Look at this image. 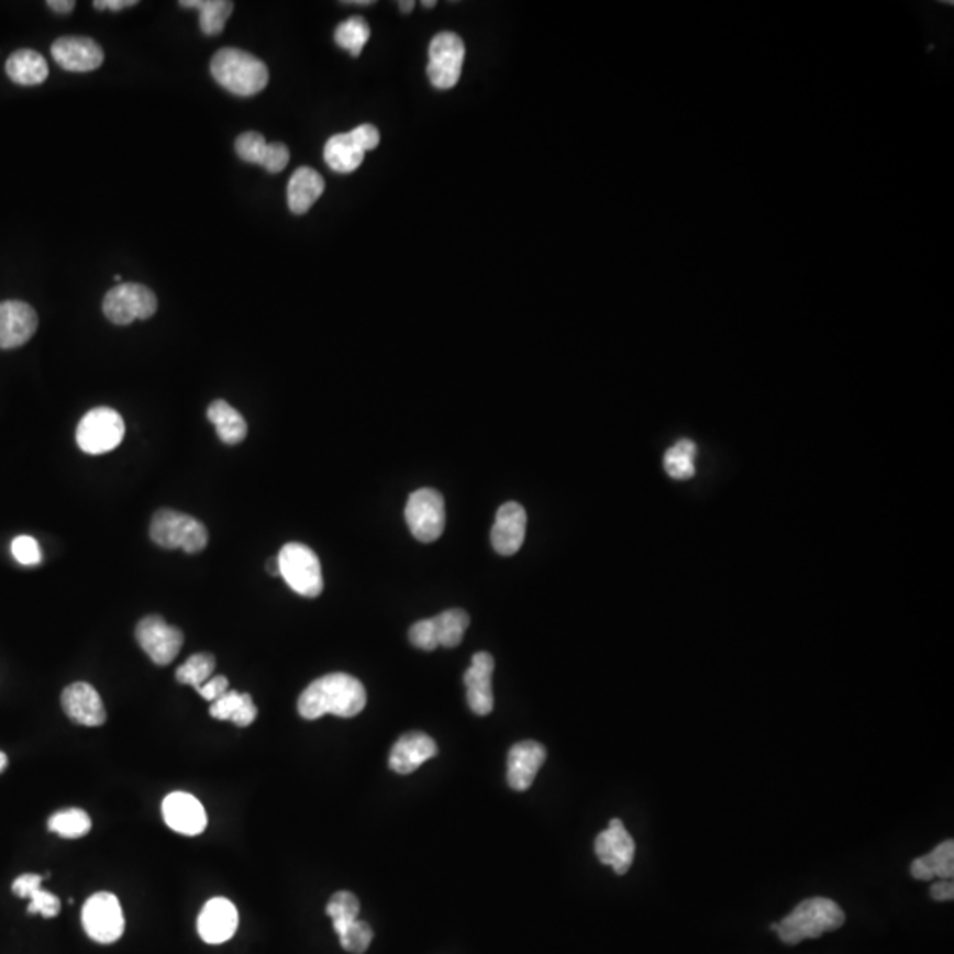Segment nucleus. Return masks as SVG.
<instances>
[{
  "label": "nucleus",
  "instance_id": "a19ab883",
  "mask_svg": "<svg viewBox=\"0 0 954 954\" xmlns=\"http://www.w3.org/2000/svg\"><path fill=\"white\" fill-rule=\"evenodd\" d=\"M197 691L209 702H217L218 698L223 697L229 691V679L225 676L211 677L206 685L197 688Z\"/></svg>",
  "mask_w": 954,
  "mask_h": 954
},
{
  "label": "nucleus",
  "instance_id": "2eb2a0df",
  "mask_svg": "<svg viewBox=\"0 0 954 954\" xmlns=\"http://www.w3.org/2000/svg\"><path fill=\"white\" fill-rule=\"evenodd\" d=\"M52 57L66 71L87 73L100 68L104 54L90 37L64 36L52 45Z\"/></svg>",
  "mask_w": 954,
  "mask_h": 954
},
{
  "label": "nucleus",
  "instance_id": "9d476101",
  "mask_svg": "<svg viewBox=\"0 0 954 954\" xmlns=\"http://www.w3.org/2000/svg\"><path fill=\"white\" fill-rule=\"evenodd\" d=\"M158 310V298L153 290L140 284H121L109 290L103 299V313L110 322L127 325L135 320H147Z\"/></svg>",
  "mask_w": 954,
  "mask_h": 954
},
{
  "label": "nucleus",
  "instance_id": "a211bd4d",
  "mask_svg": "<svg viewBox=\"0 0 954 954\" xmlns=\"http://www.w3.org/2000/svg\"><path fill=\"white\" fill-rule=\"evenodd\" d=\"M239 914L235 905L226 898H212L203 905L199 916V935L203 942L218 945L230 941L237 932Z\"/></svg>",
  "mask_w": 954,
  "mask_h": 954
},
{
  "label": "nucleus",
  "instance_id": "2f4dec72",
  "mask_svg": "<svg viewBox=\"0 0 954 954\" xmlns=\"http://www.w3.org/2000/svg\"><path fill=\"white\" fill-rule=\"evenodd\" d=\"M90 828H92V820L80 808L59 811V813H54L48 819V829H51L52 833L68 837V840L86 836Z\"/></svg>",
  "mask_w": 954,
  "mask_h": 954
},
{
  "label": "nucleus",
  "instance_id": "6e6552de",
  "mask_svg": "<svg viewBox=\"0 0 954 954\" xmlns=\"http://www.w3.org/2000/svg\"><path fill=\"white\" fill-rule=\"evenodd\" d=\"M406 522L415 540L433 543L446 528L444 497L433 488L415 490L407 500Z\"/></svg>",
  "mask_w": 954,
  "mask_h": 954
},
{
  "label": "nucleus",
  "instance_id": "b1692460",
  "mask_svg": "<svg viewBox=\"0 0 954 954\" xmlns=\"http://www.w3.org/2000/svg\"><path fill=\"white\" fill-rule=\"evenodd\" d=\"M46 875L25 874L20 875L13 883V892L19 898H31L29 914L45 916L46 919L55 918L60 912V900L52 892L43 891L41 883Z\"/></svg>",
  "mask_w": 954,
  "mask_h": 954
},
{
  "label": "nucleus",
  "instance_id": "423d86ee",
  "mask_svg": "<svg viewBox=\"0 0 954 954\" xmlns=\"http://www.w3.org/2000/svg\"><path fill=\"white\" fill-rule=\"evenodd\" d=\"M124 432V419L118 410L96 407L78 423L77 444L87 455H104L121 444Z\"/></svg>",
  "mask_w": 954,
  "mask_h": 954
},
{
  "label": "nucleus",
  "instance_id": "f704fd0d",
  "mask_svg": "<svg viewBox=\"0 0 954 954\" xmlns=\"http://www.w3.org/2000/svg\"><path fill=\"white\" fill-rule=\"evenodd\" d=\"M214 668H217V659L212 654H193L186 659L185 665L177 668L176 679L179 680L180 685L193 686L197 689L211 679Z\"/></svg>",
  "mask_w": 954,
  "mask_h": 954
},
{
  "label": "nucleus",
  "instance_id": "79ce46f5",
  "mask_svg": "<svg viewBox=\"0 0 954 954\" xmlns=\"http://www.w3.org/2000/svg\"><path fill=\"white\" fill-rule=\"evenodd\" d=\"M930 895H932L933 900L936 901H947L953 900L954 898V884L953 880H941V883L933 884L932 889H930Z\"/></svg>",
  "mask_w": 954,
  "mask_h": 954
},
{
  "label": "nucleus",
  "instance_id": "58836bf2",
  "mask_svg": "<svg viewBox=\"0 0 954 954\" xmlns=\"http://www.w3.org/2000/svg\"><path fill=\"white\" fill-rule=\"evenodd\" d=\"M290 162V151L287 145L281 142L267 145L266 158L262 163V167L266 168L269 174H279L284 171Z\"/></svg>",
  "mask_w": 954,
  "mask_h": 954
},
{
  "label": "nucleus",
  "instance_id": "dca6fc26",
  "mask_svg": "<svg viewBox=\"0 0 954 954\" xmlns=\"http://www.w3.org/2000/svg\"><path fill=\"white\" fill-rule=\"evenodd\" d=\"M37 313L23 301L0 302V348L22 347L34 336Z\"/></svg>",
  "mask_w": 954,
  "mask_h": 954
},
{
  "label": "nucleus",
  "instance_id": "7ed1b4c3",
  "mask_svg": "<svg viewBox=\"0 0 954 954\" xmlns=\"http://www.w3.org/2000/svg\"><path fill=\"white\" fill-rule=\"evenodd\" d=\"M211 75L235 96H255L269 84V69L255 55L239 48H221L211 60Z\"/></svg>",
  "mask_w": 954,
  "mask_h": 954
},
{
  "label": "nucleus",
  "instance_id": "f03ea898",
  "mask_svg": "<svg viewBox=\"0 0 954 954\" xmlns=\"http://www.w3.org/2000/svg\"><path fill=\"white\" fill-rule=\"evenodd\" d=\"M845 923V912L836 901L829 898H808L797 905L787 918L778 923L779 939L788 945H796L808 939H819L828 932H834Z\"/></svg>",
  "mask_w": 954,
  "mask_h": 954
},
{
  "label": "nucleus",
  "instance_id": "f3484780",
  "mask_svg": "<svg viewBox=\"0 0 954 954\" xmlns=\"http://www.w3.org/2000/svg\"><path fill=\"white\" fill-rule=\"evenodd\" d=\"M528 531V513L518 502H506L497 511L496 525L491 529V546L497 554L514 555L522 548Z\"/></svg>",
  "mask_w": 954,
  "mask_h": 954
},
{
  "label": "nucleus",
  "instance_id": "5701e85b",
  "mask_svg": "<svg viewBox=\"0 0 954 954\" xmlns=\"http://www.w3.org/2000/svg\"><path fill=\"white\" fill-rule=\"evenodd\" d=\"M325 189L324 177L310 167H301L290 177L287 200L293 214H304L322 197Z\"/></svg>",
  "mask_w": 954,
  "mask_h": 954
},
{
  "label": "nucleus",
  "instance_id": "393cba45",
  "mask_svg": "<svg viewBox=\"0 0 954 954\" xmlns=\"http://www.w3.org/2000/svg\"><path fill=\"white\" fill-rule=\"evenodd\" d=\"M208 419L217 428L218 437L226 446H237L248 435V424L243 415L225 400L212 401Z\"/></svg>",
  "mask_w": 954,
  "mask_h": 954
},
{
  "label": "nucleus",
  "instance_id": "1a4fd4ad",
  "mask_svg": "<svg viewBox=\"0 0 954 954\" xmlns=\"http://www.w3.org/2000/svg\"><path fill=\"white\" fill-rule=\"evenodd\" d=\"M81 924L87 935L98 944H113L124 933V912L112 892H96L81 909Z\"/></svg>",
  "mask_w": 954,
  "mask_h": 954
},
{
  "label": "nucleus",
  "instance_id": "20e7f679",
  "mask_svg": "<svg viewBox=\"0 0 954 954\" xmlns=\"http://www.w3.org/2000/svg\"><path fill=\"white\" fill-rule=\"evenodd\" d=\"M151 537L162 548H180L186 554H199L209 543L208 529L200 520L174 509H159L154 514Z\"/></svg>",
  "mask_w": 954,
  "mask_h": 954
},
{
  "label": "nucleus",
  "instance_id": "6ab92c4d",
  "mask_svg": "<svg viewBox=\"0 0 954 954\" xmlns=\"http://www.w3.org/2000/svg\"><path fill=\"white\" fill-rule=\"evenodd\" d=\"M546 761V750L536 741L514 744L508 755V784L517 792H525L534 784Z\"/></svg>",
  "mask_w": 954,
  "mask_h": 954
},
{
  "label": "nucleus",
  "instance_id": "473e14b6",
  "mask_svg": "<svg viewBox=\"0 0 954 954\" xmlns=\"http://www.w3.org/2000/svg\"><path fill=\"white\" fill-rule=\"evenodd\" d=\"M369 34L371 31H369L368 22L360 16H352L336 27L334 41H336V45L342 46L343 51H347L354 57H359L360 52L368 43Z\"/></svg>",
  "mask_w": 954,
  "mask_h": 954
},
{
  "label": "nucleus",
  "instance_id": "72a5a7b5",
  "mask_svg": "<svg viewBox=\"0 0 954 954\" xmlns=\"http://www.w3.org/2000/svg\"><path fill=\"white\" fill-rule=\"evenodd\" d=\"M359 900L356 895L348 891H339L329 900L328 912L329 918L333 921L334 932L342 935L354 921L359 918Z\"/></svg>",
  "mask_w": 954,
  "mask_h": 954
},
{
  "label": "nucleus",
  "instance_id": "c03bdc74",
  "mask_svg": "<svg viewBox=\"0 0 954 954\" xmlns=\"http://www.w3.org/2000/svg\"><path fill=\"white\" fill-rule=\"evenodd\" d=\"M48 8L55 13L68 14L75 10V2L73 0H51Z\"/></svg>",
  "mask_w": 954,
  "mask_h": 954
},
{
  "label": "nucleus",
  "instance_id": "37998d69",
  "mask_svg": "<svg viewBox=\"0 0 954 954\" xmlns=\"http://www.w3.org/2000/svg\"><path fill=\"white\" fill-rule=\"evenodd\" d=\"M135 4L136 0H96L95 8L100 11H121L124 10V8H131V5Z\"/></svg>",
  "mask_w": 954,
  "mask_h": 954
},
{
  "label": "nucleus",
  "instance_id": "c85d7f7f",
  "mask_svg": "<svg viewBox=\"0 0 954 954\" xmlns=\"http://www.w3.org/2000/svg\"><path fill=\"white\" fill-rule=\"evenodd\" d=\"M432 622L433 636L437 647L455 648L462 644L465 631L470 624V617L462 608H451L446 612L439 613L430 619Z\"/></svg>",
  "mask_w": 954,
  "mask_h": 954
},
{
  "label": "nucleus",
  "instance_id": "09e8293b",
  "mask_svg": "<svg viewBox=\"0 0 954 954\" xmlns=\"http://www.w3.org/2000/svg\"><path fill=\"white\" fill-rule=\"evenodd\" d=\"M8 767V756L4 753L0 752V773Z\"/></svg>",
  "mask_w": 954,
  "mask_h": 954
},
{
  "label": "nucleus",
  "instance_id": "0eeeda50",
  "mask_svg": "<svg viewBox=\"0 0 954 954\" xmlns=\"http://www.w3.org/2000/svg\"><path fill=\"white\" fill-rule=\"evenodd\" d=\"M380 131L374 124H360L348 133L331 136L324 147V159L331 170L352 174L360 167L368 151L377 149Z\"/></svg>",
  "mask_w": 954,
  "mask_h": 954
},
{
  "label": "nucleus",
  "instance_id": "9b49d317",
  "mask_svg": "<svg viewBox=\"0 0 954 954\" xmlns=\"http://www.w3.org/2000/svg\"><path fill=\"white\" fill-rule=\"evenodd\" d=\"M428 78L439 90H450L458 84L465 60V43L455 32H441L430 43Z\"/></svg>",
  "mask_w": 954,
  "mask_h": 954
},
{
  "label": "nucleus",
  "instance_id": "c9c22d12",
  "mask_svg": "<svg viewBox=\"0 0 954 954\" xmlns=\"http://www.w3.org/2000/svg\"><path fill=\"white\" fill-rule=\"evenodd\" d=\"M339 936L343 950L352 954H363L368 951L369 944L374 941V930L368 923L357 919Z\"/></svg>",
  "mask_w": 954,
  "mask_h": 954
},
{
  "label": "nucleus",
  "instance_id": "7c9ffc66",
  "mask_svg": "<svg viewBox=\"0 0 954 954\" xmlns=\"http://www.w3.org/2000/svg\"><path fill=\"white\" fill-rule=\"evenodd\" d=\"M697 444L691 441H679L670 447V450L666 451L665 458H663V467H665L666 474L672 477V479H689V477L695 476V456H697Z\"/></svg>",
  "mask_w": 954,
  "mask_h": 954
},
{
  "label": "nucleus",
  "instance_id": "8fccbe9b",
  "mask_svg": "<svg viewBox=\"0 0 954 954\" xmlns=\"http://www.w3.org/2000/svg\"><path fill=\"white\" fill-rule=\"evenodd\" d=\"M421 5H423V8H426V10H432V8H435V5H437V2H435V0H424V2H421Z\"/></svg>",
  "mask_w": 954,
  "mask_h": 954
},
{
  "label": "nucleus",
  "instance_id": "49530a36",
  "mask_svg": "<svg viewBox=\"0 0 954 954\" xmlns=\"http://www.w3.org/2000/svg\"><path fill=\"white\" fill-rule=\"evenodd\" d=\"M398 8H400L401 13H410V11L414 10L415 2H412V0H409V2L401 0V2H398Z\"/></svg>",
  "mask_w": 954,
  "mask_h": 954
},
{
  "label": "nucleus",
  "instance_id": "4468645a",
  "mask_svg": "<svg viewBox=\"0 0 954 954\" xmlns=\"http://www.w3.org/2000/svg\"><path fill=\"white\" fill-rule=\"evenodd\" d=\"M162 811L168 828L185 836H199L208 828V813L199 799L191 794H168L163 801Z\"/></svg>",
  "mask_w": 954,
  "mask_h": 954
},
{
  "label": "nucleus",
  "instance_id": "ea45409f",
  "mask_svg": "<svg viewBox=\"0 0 954 954\" xmlns=\"http://www.w3.org/2000/svg\"><path fill=\"white\" fill-rule=\"evenodd\" d=\"M409 639L412 645L421 648V651H435L437 648V642H435V636H433L430 619L415 622L414 626L410 628Z\"/></svg>",
  "mask_w": 954,
  "mask_h": 954
},
{
  "label": "nucleus",
  "instance_id": "e433bc0d",
  "mask_svg": "<svg viewBox=\"0 0 954 954\" xmlns=\"http://www.w3.org/2000/svg\"><path fill=\"white\" fill-rule=\"evenodd\" d=\"M267 142L260 133H255V131H248V133H243V135L239 136L235 140V153H237L239 158L243 159L246 163H255V165H260L264 163V158H266L267 153Z\"/></svg>",
  "mask_w": 954,
  "mask_h": 954
},
{
  "label": "nucleus",
  "instance_id": "ddd939ff",
  "mask_svg": "<svg viewBox=\"0 0 954 954\" xmlns=\"http://www.w3.org/2000/svg\"><path fill=\"white\" fill-rule=\"evenodd\" d=\"M595 851L601 865L612 866L617 875H626L635 859V840L628 833L622 820L613 819L603 833L596 837Z\"/></svg>",
  "mask_w": 954,
  "mask_h": 954
},
{
  "label": "nucleus",
  "instance_id": "bb28decb",
  "mask_svg": "<svg viewBox=\"0 0 954 954\" xmlns=\"http://www.w3.org/2000/svg\"><path fill=\"white\" fill-rule=\"evenodd\" d=\"M5 73L19 86H40L48 78V64L36 51L23 48L10 55Z\"/></svg>",
  "mask_w": 954,
  "mask_h": 954
},
{
  "label": "nucleus",
  "instance_id": "39448f33",
  "mask_svg": "<svg viewBox=\"0 0 954 954\" xmlns=\"http://www.w3.org/2000/svg\"><path fill=\"white\" fill-rule=\"evenodd\" d=\"M279 577H284L287 586L304 598H317L324 590L322 566L319 557L310 546L301 543H289L279 552Z\"/></svg>",
  "mask_w": 954,
  "mask_h": 954
},
{
  "label": "nucleus",
  "instance_id": "aec40b11",
  "mask_svg": "<svg viewBox=\"0 0 954 954\" xmlns=\"http://www.w3.org/2000/svg\"><path fill=\"white\" fill-rule=\"evenodd\" d=\"M496 668L493 656L488 653H477L473 663L465 672L464 683L467 686V702L470 711L477 716H487L493 711V691H491V674Z\"/></svg>",
  "mask_w": 954,
  "mask_h": 954
},
{
  "label": "nucleus",
  "instance_id": "a18cd8bd",
  "mask_svg": "<svg viewBox=\"0 0 954 954\" xmlns=\"http://www.w3.org/2000/svg\"><path fill=\"white\" fill-rule=\"evenodd\" d=\"M267 569H269V573L270 575H273V577H279L278 558H270L269 564H267Z\"/></svg>",
  "mask_w": 954,
  "mask_h": 954
},
{
  "label": "nucleus",
  "instance_id": "f257e3e1",
  "mask_svg": "<svg viewBox=\"0 0 954 954\" xmlns=\"http://www.w3.org/2000/svg\"><path fill=\"white\" fill-rule=\"evenodd\" d=\"M366 700L365 686L356 677L328 674L302 691L298 711L304 720H319L325 714L354 718L365 709Z\"/></svg>",
  "mask_w": 954,
  "mask_h": 954
},
{
  "label": "nucleus",
  "instance_id": "3c124183",
  "mask_svg": "<svg viewBox=\"0 0 954 954\" xmlns=\"http://www.w3.org/2000/svg\"><path fill=\"white\" fill-rule=\"evenodd\" d=\"M770 930H773V932H776V930H778V923L770 924Z\"/></svg>",
  "mask_w": 954,
  "mask_h": 954
},
{
  "label": "nucleus",
  "instance_id": "de8ad7c7",
  "mask_svg": "<svg viewBox=\"0 0 954 954\" xmlns=\"http://www.w3.org/2000/svg\"><path fill=\"white\" fill-rule=\"evenodd\" d=\"M343 4L348 5H371L374 2L371 0H348V2H343Z\"/></svg>",
  "mask_w": 954,
  "mask_h": 954
},
{
  "label": "nucleus",
  "instance_id": "4c0bfd02",
  "mask_svg": "<svg viewBox=\"0 0 954 954\" xmlns=\"http://www.w3.org/2000/svg\"><path fill=\"white\" fill-rule=\"evenodd\" d=\"M11 554L23 566H36L41 563L40 545L31 536L14 537L13 543H11Z\"/></svg>",
  "mask_w": 954,
  "mask_h": 954
},
{
  "label": "nucleus",
  "instance_id": "a878e982",
  "mask_svg": "<svg viewBox=\"0 0 954 954\" xmlns=\"http://www.w3.org/2000/svg\"><path fill=\"white\" fill-rule=\"evenodd\" d=\"M209 712L214 720L232 721L241 729L252 725L253 721L257 720L258 714L252 695L239 694L232 689H229L223 697L218 698L217 702H212Z\"/></svg>",
  "mask_w": 954,
  "mask_h": 954
},
{
  "label": "nucleus",
  "instance_id": "c756f323",
  "mask_svg": "<svg viewBox=\"0 0 954 954\" xmlns=\"http://www.w3.org/2000/svg\"><path fill=\"white\" fill-rule=\"evenodd\" d=\"M179 4L199 11L200 29L208 36L220 34L230 14L234 13V2L230 0H182Z\"/></svg>",
  "mask_w": 954,
  "mask_h": 954
},
{
  "label": "nucleus",
  "instance_id": "f8f14e48",
  "mask_svg": "<svg viewBox=\"0 0 954 954\" xmlns=\"http://www.w3.org/2000/svg\"><path fill=\"white\" fill-rule=\"evenodd\" d=\"M135 636L144 653L159 666L170 665L185 644L182 631L170 626L159 615L144 617L136 626Z\"/></svg>",
  "mask_w": 954,
  "mask_h": 954
},
{
  "label": "nucleus",
  "instance_id": "4be33fe9",
  "mask_svg": "<svg viewBox=\"0 0 954 954\" xmlns=\"http://www.w3.org/2000/svg\"><path fill=\"white\" fill-rule=\"evenodd\" d=\"M437 743L424 732H409L401 735L389 755V767L398 775H410L423 766L424 762L437 756Z\"/></svg>",
  "mask_w": 954,
  "mask_h": 954
},
{
  "label": "nucleus",
  "instance_id": "cd10ccee",
  "mask_svg": "<svg viewBox=\"0 0 954 954\" xmlns=\"http://www.w3.org/2000/svg\"><path fill=\"white\" fill-rule=\"evenodd\" d=\"M910 874L918 880H933V878H942V880H953L954 877V842L945 840L941 845L936 846L935 851L930 854L918 857L910 866Z\"/></svg>",
  "mask_w": 954,
  "mask_h": 954
},
{
  "label": "nucleus",
  "instance_id": "412c9836",
  "mask_svg": "<svg viewBox=\"0 0 954 954\" xmlns=\"http://www.w3.org/2000/svg\"><path fill=\"white\" fill-rule=\"evenodd\" d=\"M60 703L75 723L84 726H101L107 721L100 694L87 683H75L64 689Z\"/></svg>",
  "mask_w": 954,
  "mask_h": 954
}]
</instances>
